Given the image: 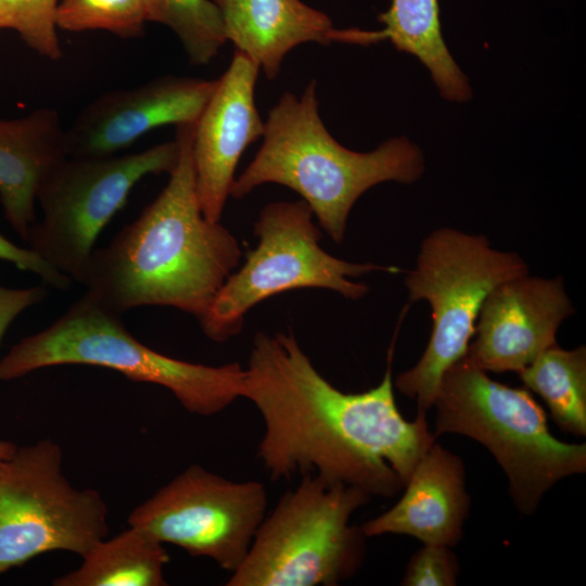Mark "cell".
<instances>
[{
    "instance_id": "obj_18",
    "label": "cell",
    "mask_w": 586,
    "mask_h": 586,
    "mask_svg": "<svg viewBox=\"0 0 586 586\" xmlns=\"http://www.w3.org/2000/svg\"><path fill=\"white\" fill-rule=\"evenodd\" d=\"M437 0H392L379 16L381 31H369L372 42L388 39L399 50L417 56L429 69L441 95L463 102L471 98L469 80L444 41Z\"/></svg>"
},
{
    "instance_id": "obj_3",
    "label": "cell",
    "mask_w": 586,
    "mask_h": 586,
    "mask_svg": "<svg viewBox=\"0 0 586 586\" xmlns=\"http://www.w3.org/2000/svg\"><path fill=\"white\" fill-rule=\"evenodd\" d=\"M316 81L298 98L285 92L268 113L263 143L230 195L242 199L264 183L296 191L321 228L342 242L352 207L384 181L412 183L424 171L421 150L406 137L390 139L370 152L352 151L327 130L318 109Z\"/></svg>"
},
{
    "instance_id": "obj_17",
    "label": "cell",
    "mask_w": 586,
    "mask_h": 586,
    "mask_svg": "<svg viewBox=\"0 0 586 586\" xmlns=\"http://www.w3.org/2000/svg\"><path fill=\"white\" fill-rule=\"evenodd\" d=\"M219 9L227 41L269 79L285 55L305 42L340 41L331 18L301 0H212ZM341 42V41H340Z\"/></svg>"
},
{
    "instance_id": "obj_6",
    "label": "cell",
    "mask_w": 586,
    "mask_h": 586,
    "mask_svg": "<svg viewBox=\"0 0 586 586\" xmlns=\"http://www.w3.org/2000/svg\"><path fill=\"white\" fill-rule=\"evenodd\" d=\"M528 273L515 252L493 249L483 234L440 228L422 241L415 268L405 276L409 301H426L432 329L428 345L394 385L415 399L418 415L433 407L445 371L466 356L480 309L501 282Z\"/></svg>"
},
{
    "instance_id": "obj_4",
    "label": "cell",
    "mask_w": 586,
    "mask_h": 586,
    "mask_svg": "<svg viewBox=\"0 0 586 586\" xmlns=\"http://www.w3.org/2000/svg\"><path fill=\"white\" fill-rule=\"evenodd\" d=\"M62 365L103 367L163 386L187 411L202 417L221 412L243 393L244 368L238 362L208 366L158 353L128 331L120 314L87 291L49 327L11 347L0 359V380Z\"/></svg>"
},
{
    "instance_id": "obj_26",
    "label": "cell",
    "mask_w": 586,
    "mask_h": 586,
    "mask_svg": "<svg viewBox=\"0 0 586 586\" xmlns=\"http://www.w3.org/2000/svg\"><path fill=\"white\" fill-rule=\"evenodd\" d=\"M46 295L43 285L26 289L0 285V342L12 321L28 307L40 303Z\"/></svg>"
},
{
    "instance_id": "obj_19",
    "label": "cell",
    "mask_w": 586,
    "mask_h": 586,
    "mask_svg": "<svg viewBox=\"0 0 586 586\" xmlns=\"http://www.w3.org/2000/svg\"><path fill=\"white\" fill-rule=\"evenodd\" d=\"M169 555L148 531L129 525L99 542L81 564L53 579V586H165Z\"/></svg>"
},
{
    "instance_id": "obj_1",
    "label": "cell",
    "mask_w": 586,
    "mask_h": 586,
    "mask_svg": "<svg viewBox=\"0 0 586 586\" xmlns=\"http://www.w3.org/2000/svg\"><path fill=\"white\" fill-rule=\"evenodd\" d=\"M242 397L262 416L257 457L273 481L317 474L392 497L436 438L425 416L408 421L399 412L391 362L377 386L345 393L319 373L292 333L256 334Z\"/></svg>"
},
{
    "instance_id": "obj_16",
    "label": "cell",
    "mask_w": 586,
    "mask_h": 586,
    "mask_svg": "<svg viewBox=\"0 0 586 586\" xmlns=\"http://www.w3.org/2000/svg\"><path fill=\"white\" fill-rule=\"evenodd\" d=\"M65 130L52 107L0 119V200L7 220L25 241L36 221L41 183L68 156Z\"/></svg>"
},
{
    "instance_id": "obj_2",
    "label": "cell",
    "mask_w": 586,
    "mask_h": 586,
    "mask_svg": "<svg viewBox=\"0 0 586 586\" xmlns=\"http://www.w3.org/2000/svg\"><path fill=\"white\" fill-rule=\"evenodd\" d=\"M193 129L194 124L177 126L179 158L162 192L91 255L84 285L120 315L142 306H169L200 321L240 262L235 237L201 211Z\"/></svg>"
},
{
    "instance_id": "obj_9",
    "label": "cell",
    "mask_w": 586,
    "mask_h": 586,
    "mask_svg": "<svg viewBox=\"0 0 586 586\" xmlns=\"http://www.w3.org/2000/svg\"><path fill=\"white\" fill-rule=\"evenodd\" d=\"M178 158L176 139L124 155L67 156L39 188L42 216L28 231L29 249L84 285L95 241L130 191L148 175L170 174Z\"/></svg>"
},
{
    "instance_id": "obj_20",
    "label": "cell",
    "mask_w": 586,
    "mask_h": 586,
    "mask_svg": "<svg viewBox=\"0 0 586 586\" xmlns=\"http://www.w3.org/2000/svg\"><path fill=\"white\" fill-rule=\"evenodd\" d=\"M525 387L547 405L564 432L586 435V347L563 349L557 345L519 372Z\"/></svg>"
},
{
    "instance_id": "obj_14",
    "label": "cell",
    "mask_w": 586,
    "mask_h": 586,
    "mask_svg": "<svg viewBox=\"0 0 586 586\" xmlns=\"http://www.w3.org/2000/svg\"><path fill=\"white\" fill-rule=\"evenodd\" d=\"M259 67L235 51L227 71L194 124L192 161L201 211L219 221L239 160L245 149L262 138L265 123L255 105Z\"/></svg>"
},
{
    "instance_id": "obj_22",
    "label": "cell",
    "mask_w": 586,
    "mask_h": 586,
    "mask_svg": "<svg viewBox=\"0 0 586 586\" xmlns=\"http://www.w3.org/2000/svg\"><path fill=\"white\" fill-rule=\"evenodd\" d=\"M145 0H62L55 12L58 29L105 30L123 39L143 35Z\"/></svg>"
},
{
    "instance_id": "obj_10",
    "label": "cell",
    "mask_w": 586,
    "mask_h": 586,
    "mask_svg": "<svg viewBox=\"0 0 586 586\" xmlns=\"http://www.w3.org/2000/svg\"><path fill=\"white\" fill-rule=\"evenodd\" d=\"M50 438L0 460V575L44 552L81 558L107 537L109 509L93 488H76Z\"/></svg>"
},
{
    "instance_id": "obj_5",
    "label": "cell",
    "mask_w": 586,
    "mask_h": 586,
    "mask_svg": "<svg viewBox=\"0 0 586 586\" xmlns=\"http://www.w3.org/2000/svg\"><path fill=\"white\" fill-rule=\"evenodd\" d=\"M433 406L434 435L461 434L484 445L505 471L513 504L524 514L533 513L557 482L586 471V444L556 438L527 390L493 380L466 356L443 374Z\"/></svg>"
},
{
    "instance_id": "obj_7",
    "label": "cell",
    "mask_w": 586,
    "mask_h": 586,
    "mask_svg": "<svg viewBox=\"0 0 586 586\" xmlns=\"http://www.w3.org/2000/svg\"><path fill=\"white\" fill-rule=\"evenodd\" d=\"M362 489L302 475L258 526L227 586H336L361 566L365 538L351 524L370 500Z\"/></svg>"
},
{
    "instance_id": "obj_15",
    "label": "cell",
    "mask_w": 586,
    "mask_h": 586,
    "mask_svg": "<svg viewBox=\"0 0 586 586\" xmlns=\"http://www.w3.org/2000/svg\"><path fill=\"white\" fill-rule=\"evenodd\" d=\"M404 488L392 508L360 526L364 535L403 534L423 544L455 546L470 507L462 460L434 442Z\"/></svg>"
},
{
    "instance_id": "obj_27",
    "label": "cell",
    "mask_w": 586,
    "mask_h": 586,
    "mask_svg": "<svg viewBox=\"0 0 586 586\" xmlns=\"http://www.w3.org/2000/svg\"><path fill=\"white\" fill-rule=\"evenodd\" d=\"M16 445L12 442L0 441V460L10 457L16 449Z\"/></svg>"
},
{
    "instance_id": "obj_12",
    "label": "cell",
    "mask_w": 586,
    "mask_h": 586,
    "mask_svg": "<svg viewBox=\"0 0 586 586\" xmlns=\"http://www.w3.org/2000/svg\"><path fill=\"white\" fill-rule=\"evenodd\" d=\"M573 313L562 277L508 279L484 300L466 357L486 372L519 373L557 345L558 329Z\"/></svg>"
},
{
    "instance_id": "obj_25",
    "label": "cell",
    "mask_w": 586,
    "mask_h": 586,
    "mask_svg": "<svg viewBox=\"0 0 586 586\" xmlns=\"http://www.w3.org/2000/svg\"><path fill=\"white\" fill-rule=\"evenodd\" d=\"M0 259L14 264L18 269L39 276L42 281L59 290H67L73 282L30 249L20 247L0 234Z\"/></svg>"
},
{
    "instance_id": "obj_23",
    "label": "cell",
    "mask_w": 586,
    "mask_h": 586,
    "mask_svg": "<svg viewBox=\"0 0 586 586\" xmlns=\"http://www.w3.org/2000/svg\"><path fill=\"white\" fill-rule=\"evenodd\" d=\"M59 0H0V29H12L28 48L51 61L63 56L55 12Z\"/></svg>"
},
{
    "instance_id": "obj_11",
    "label": "cell",
    "mask_w": 586,
    "mask_h": 586,
    "mask_svg": "<svg viewBox=\"0 0 586 586\" xmlns=\"http://www.w3.org/2000/svg\"><path fill=\"white\" fill-rule=\"evenodd\" d=\"M267 505L263 483L235 482L192 464L138 505L127 521L232 573L246 557Z\"/></svg>"
},
{
    "instance_id": "obj_13",
    "label": "cell",
    "mask_w": 586,
    "mask_h": 586,
    "mask_svg": "<svg viewBox=\"0 0 586 586\" xmlns=\"http://www.w3.org/2000/svg\"><path fill=\"white\" fill-rule=\"evenodd\" d=\"M216 84L217 79L166 75L104 92L65 130L67 155H115L155 128L195 124Z\"/></svg>"
},
{
    "instance_id": "obj_24",
    "label": "cell",
    "mask_w": 586,
    "mask_h": 586,
    "mask_svg": "<svg viewBox=\"0 0 586 586\" xmlns=\"http://www.w3.org/2000/svg\"><path fill=\"white\" fill-rule=\"evenodd\" d=\"M459 563L451 547L423 544L409 560L402 584L406 586H454Z\"/></svg>"
},
{
    "instance_id": "obj_21",
    "label": "cell",
    "mask_w": 586,
    "mask_h": 586,
    "mask_svg": "<svg viewBox=\"0 0 586 586\" xmlns=\"http://www.w3.org/2000/svg\"><path fill=\"white\" fill-rule=\"evenodd\" d=\"M148 22L169 27L193 65L208 64L227 41L218 7L212 0H145Z\"/></svg>"
},
{
    "instance_id": "obj_8",
    "label": "cell",
    "mask_w": 586,
    "mask_h": 586,
    "mask_svg": "<svg viewBox=\"0 0 586 586\" xmlns=\"http://www.w3.org/2000/svg\"><path fill=\"white\" fill-rule=\"evenodd\" d=\"M305 201L273 202L254 225L258 237L245 263L231 273L199 321L204 334L224 342L238 334L245 314L264 300L293 289L321 288L349 300L365 296L369 286L351 280L372 271L403 272L395 266L351 263L327 253L321 232Z\"/></svg>"
}]
</instances>
